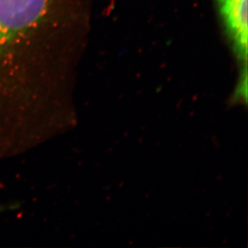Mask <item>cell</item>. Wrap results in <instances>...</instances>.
Masks as SVG:
<instances>
[{
  "label": "cell",
  "mask_w": 248,
  "mask_h": 248,
  "mask_svg": "<svg viewBox=\"0 0 248 248\" xmlns=\"http://www.w3.org/2000/svg\"><path fill=\"white\" fill-rule=\"evenodd\" d=\"M47 0H0V52L7 43L40 19Z\"/></svg>",
  "instance_id": "6da1fadb"
},
{
  "label": "cell",
  "mask_w": 248,
  "mask_h": 248,
  "mask_svg": "<svg viewBox=\"0 0 248 248\" xmlns=\"http://www.w3.org/2000/svg\"><path fill=\"white\" fill-rule=\"evenodd\" d=\"M230 41L239 62L248 61V0H216Z\"/></svg>",
  "instance_id": "7a4b0ae2"
}]
</instances>
